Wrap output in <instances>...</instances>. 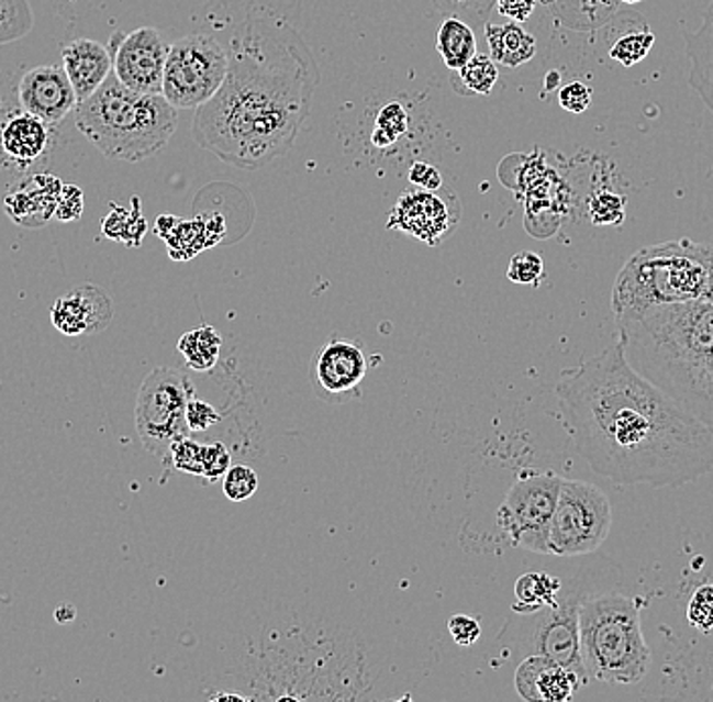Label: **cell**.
<instances>
[{"mask_svg":"<svg viewBox=\"0 0 713 702\" xmlns=\"http://www.w3.org/2000/svg\"><path fill=\"white\" fill-rule=\"evenodd\" d=\"M573 446L616 484L683 486L713 470V432L638 375L623 343L564 370L556 385Z\"/></svg>","mask_w":713,"mask_h":702,"instance_id":"cell-1","label":"cell"},{"mask_svg":"<svg viewBox=\"0 0 713 702\" xmlns=\"http://www.w3.org/2000/svg\"><path fill=\"white\" fill-rule=\"evenodd\" d=\"M316 67L297 41L246 26L218 93L197 108L194 142L223 163L256 170L290 151L311 112Z\"/></svg>","mask_w":713,"mask_h":702,"instance_id":"cell-2","label":"cell"},{"mask_svg":"<svg viewBox=\"0 0 713 702\" xmlns=\"http://www.w3.org/2000/svg\"><path fill=\"white\" fill-rule=\"evenodd\" d=\"M713 300V245L683 237L638 249L612 286L616 322L636 319L650 308Z\"/></svg>","mask_w":713,"mask_h":702,"instance_id":"cell-3","label":"cell"},{"mask_svg":"<svg viewBox=\"0 0 713 702\" xmlns=\"http://www.w3.org/2000/svg\"><path fill=\"white\" fill-rule=\"evenodd\" d=\"M76 126L112 160L141 163L160 153L177 129V108L163 93L130 90L114 71L76 105Z\"/></svg>","mask_w":713,"mask_h":702,"instance_id":"cell-4","label":"cell"},{"mask_svg":"<svg viewBox=\"0 0 713 702\" xmlns=\"http://www.w3.org/2000/svg\"><path fill=\"white\" fill-rule=\"evenodd\" d=\"M578 620L588 677L609 684H635L647 677L650 650L635 600L621 593L582 598Z\"/></svg>","mask_w":713,"mask_h":702,"instance_id":"cell-5","label":"cell"},{"mask_svg":"<svg viewBox=\"0 0 713 702\" xmlns=\"http://www.w3.org/2000/svg\"><path fill=\"white\" fill-rule=\"evenodd\" d=\"M193 395V383L179 369L160 367L144 379L136 397L134 422L146 452L167 460L170 446L191 434L187 427V403Z\"/></svg>","mask_w":713,"mask_h":702,"instance_id":"cell-6","label":"cell"},{"mask_svg":"<svg viewBox=\"0 0 713 702\" xmlns=\"http://www.w3.org/2000/svg\"><path fill=\"white\" fill-rule=\"evenodd\" d=\"M612 526V506L598 486L561 478L549 528V555L578 557L602 547Z\"/></svg>","mask_w":713,"mask_h":702,"instance_id":"cell-7","label":"cell"},{"mask_svg":"<svg viewBox=\"0 0 713 702\" xmlns=\"http://www.w3.org/2000/svg\"><path fill=\"white\" fill-rule=\"evenodd\" d=\"M230 69V53L218 38L189 35L172 43L165 62L163 96L172 108L191 110L211 100Z\"/></svg>","mask_w":713,"mask_h":702,"instance_id":"cell-8","label":"cell"},{"mask_svg":"<svg viewBox=\"0 0 713 702\" xmlns=\"http://www.w3.org/2000/svg\"><path fill=\"white\" fill-rule=\"evenodd\" d=\"M561 476L554 472L519 476L497 512L499 528L519 549L549 555V528L556 512Z\"/></svg>","mask_w":713,"mask_h":702,"instance_id":"cell-9","label":"cell"},{"mask_svg":"<svg viewBox=\"0 0 713 702\" xmlns=\"http://www.w3.org/2000/svg\"><path fill=\"white\" fill-rule=\"evenodd\" d=\"M580 591H559L558 601L544 608L537 615L533 627L532 654H542L556 665L566 666L588 684V672L583 668L582 646H580Z\"/></svg>","mask_w":713,"mask_h":702,"instance_id":"cell-10","label":"cell"},{"mask_svg":"<svg viewBox=\"0 0 713 702\" xmlns=\"http://www.w3.org/2000/svg\"><path fill=\"white\" fill-rule=\"evenodd\" d=\"M112 71L126 88L163 93V74L169 45L155 26H141L130 35L112 37Z\"/></svg>","mask_w":713,"mask_h":702,"instance_id":"cell-11","label":"cell"},{"mask_svg":"<svg viewBox=\"0 0 713 702\" xmlns=\"http://www.w3.org/2000/svg\"><path fill=\"white\" fill-rule=\"evenodd\" d=\"M367 370L369 358L359 341L331 338L312 357V389L328 403H345L361 395Z\"/></svg>","mask_w":713,"mask_h":702,"instance_id":"cell-12","label":"cell"},{"mask_svg":"<svg viewBox=\"0 0 713 702\" xmlns=\"http://www.w3.org/2000/svg\"><path fill=\"white\" fill-rule=\"evenodd\" d=\"M460 221V203L444 187L438 191H405L389 213L388 230L402 231L420 242L438 245Z\"/></svg>","mask_w":713,"mask_h":702,"instance_id":"cell-13","label":"cell"},{"mask_svg":"<svg viewBox=\"0 0 713 702\" xmlns=\"http://www.w3.org/2000/svg\"><path fill=\"white\" fill-rule=\"evenodd\" d=\"M16 98L25 112L37 115L45 124L62 122L78 105L71 81L59 65L29 69L19 81Z\"/></svg>","mask_w":713,"mask_h":702,"instance_id":"cell-14","label":"cell"},{"mask_svg":"<svg viewBox=\"0 0 713 702\" xmlns=\"http://www.w3.org/2000/svg\"><path fill=\"white\" fill-rule=\"evenodd\" d=\"M586 687L582 678L542 654H530L515 672V689L523 701L568 702Z\"/></svg>","mask_w":713,"mask_h":702,"instance_id":"cell-15","label":"cell"},{"mask_svg":"<svg viewBox=\"0 0 713 702\" xmlns=\"http://www.w3.org/2000/svg\"><path fill=\"white\" fill-rule=\"evenodd\" d=\"M62 57L78 103L88 100L112 74V53L93 38H74L65 45Z\"/></svg>","mask_w":713,"mask_h":702,"instance_id":"cell-16","label":"cell"},{"mask_svg":"<svg viewBox=\"0 0 713 702\" xmlns=\"http://www.w3.org/2000/svg\"><path fill=\"white\" fill-rule=\"evenodd\" d=\"M62 189V180L49 175H37L21 182V187L7 197L4 207L14 223H21L25 227H40L55 218V207Z\"/></svg>","mask_w":713,"mask_h":702,"instance_id":"cell-17","label":"cell"},{"mask_svg":"<svg viewBox=\"0 0 713 702\" xmlns=\"http://www.w3.org/2000/svg\"><path fill=\"white\" fill-rule=\"evenodd\" d=\"M667 395L713 432V343L691 363Z\"/></svg>","mask_w":713,"mask_h":702,"instance_id":"cell-18","label":"cell"},{"mask_svg":"<svg viewBox=\"0 0 713 702\" xmlns=\"http://www.w3.org/2000/svg\"><path fill=\"white\" fill-rule=\"evenodd\" d=\"M47 144H49L47 124L29 112L11 115L0 130L2 151L21 165H31L33 160H37L41 154L45 153Z\"/></svg>","mask_w":713,"mask_h":702,"instance_id":"cell-19","label":"cell"},{"mask_svg":"<svg viewBox=\"0 0 713 702\" xmlns=\"http://www.w3.org/2000/svg\"><path fill=\"white\" fill-rule=\"evenodd\" d=\"M686 45L691 62L689 83L713 114V0L705 9L700 29L686 33Z\"/></svg>","mask_w":713,"mask_h":702,"instance_id":"cell-20","label":"cell"},{"mask_svg":"<svg viewBox=\"0 0 713 702\" xmlns=\"http://www.w3.org/2000/svg\"><path fill=\"white\" fill-rule=\"evenodd\" d=\"M484 37L494 64L505 65L509 69L532 62L537 52V43L532 33H527L519 23H505V25L487 23Z\"/></svg>","mask_w":713,"mask_h":702,"instance_id":"cell-21","label":"cell"},{"mask_svg":"<svg viewBox=\"0 0 713 702\" xmlns=\"http://www.w3.org/2000/svg\"><path fill=\"white\" fill-rule=\"evenodd\" d=\"M223 235H225L223 219L213 218L211 223L205 219H197V221H179L165 239L169 245L170 256L175 259H189L211 245L220 243Z\"/></svg>","mask_w":713,"mask_h":702,"instance_id":"cell-22","label":"cell"},{"mask_svg":"<svg viewBox=\"0 0 713 702\" xmlns=\"http://www.w3.org/2000/svg\"><path fill=\"white\" fill-rule=\"evenodd\" d=\"M436 49L441 55L442 64L446 65L450 71L460 69L477 53L475 29L458 16L444 19L441 29H438Z\"/></svg>","mask_w":713,"mask_h":702,"instance_id":"cell-23","label":"cell"},{"mask_svg":"<svg viewBox=\"0 0 713 702\" xmlns=\"http://www.w3.org/2000/svg\"><path fill=\"white\" fill-rule=\"evenodd\" d=\"M559 591H561V581L554 575L545 573V571L523 573L515 583L517 601L513 605V612L535 615L544 608L554 605L558 601Z\"/></svg>","mask_w":713,"mask_h":702,"instance_id":"cell-24","label":"cell"},{"mask_svg":"<svg viewBox=\"0 0 713 702\" xmlns=\"http://www.w3.org/2000/svg\"><path fill=\"white\" fill-rule=\"evenodd\" d=\"M499 81V67L491 55L475 53L460 69L450 71V83L458 96H487Z\"/></svg>","mask_w":713,"mask_h":702,"instance_id":"cell-25","label":"cell"},{"mask_svg":"<svg viewBox=\"0 0 713 702\" xmlns=\"http://www.w3.org/2000/svg\"><path fill=\"white\" fill-rule=\"evenodd\" d=\"M221 343V334L213 326H199L182 334L177 348L189 369L205 372L220 360Z\"/></svg>","mask_w":713,"mask_h":702,"instance_id":"cell-26","label":"cell"},{"mask_svg":"<svg viewBox=\"0 0 713 702\" xmlns=\"http://www.w3.org/2000/svg\"><path fill=\"white\" fill-rule=\"evenodd\" d=\"M53 326L65 336H78L88 331V308L81 290L62 296L52 308Z\"/></svg>","mask_w":713,"mask_h":702,"instance_id":"cell-27","label":"cell"},{"mask_svg":"<svg viewBox=\"0 0 713 702\" xmlns=\"http://www.w3.org/2000/svg\"><path fill=\"white\" fill-rule=\"evenodd\" d=\"M33 21L29 0H0V45L29 35Z\"/></svg>","mask_w":713,"mask_h":702,"instance_id":"cell-28","label":"cell"},{"mask_svg":"<svg viewBox=\"0 0 713 702\" xmlns=\"http://www.w3.org/2000/svg\"><path fill=\"white\" fill-rule=\"evenodd\" d=\"M410 129V115L400 102H389L381 108L374 129V144L377 148H389L402 138Z\"/></svg>","mask_w":713,"mask_h":702,"instance_id":"cell-29","label":"cell"},{"mask_svg":"<svg viewBox=\"0 0 713 702\" xmlns=\"http://www.w3.org/2000/svg\"><path fill=\"white\" fill-rule=\"evenodd\" d=\"M88 308V331L86 334L104 333L114 319V304L104 288L86 283L79 288Z\"/></svg>","mask_w":713,"mask_h":702,"instance_id":"cell-30","label":"cell"},{"mask_svg":"<svg viewBox=\"0 0 713 702\" xmlns=\"http://www.w3.org/2000/svg\"><path fill=\"white\" fill-rule=\"evenodd\" d=\"M653 45H655V35L650 31L628 33L624 37L616 38V43L610 47V59L619 62L624 67H633L647 57Z\"/></svg>","mask_w":713,"mask_h":702,"instance_id":"cell-31","label":"cell"},{"mask_svg":"<svg viewBox=\"0 0 713 702\" xmlns=\"http://www.w3.org/2000/svg\"><path fill=\"white\" fill-rule=\"evenodd\" d=\"M432 4L436 7V11L448 16H458L470 26L487 25L494 9V0H432Z\"/></svg>","mask_w":713,"mask_h":702,"instance_id":"cell-32","label":"cell"},{"mask_svg":"<svg viewBox=\"0 0 713 702\" xmlns=\"http://www.w3.org/2000/svg\"><path fill=\"white\" fill-rule=\"evenodd\" d=\"M626 215V199L612 191H598L590 199V219L594 225H621Z\"/></svg>","mask_w":713,"mask_h":702,"instance_id":"cell-33","label":"cell"},{"mask_svg":"<svg viewBox=\"0 0 713 702\" xmlns=\"http://www.w3.org/2000/svg\"><path fill=\"white\" fill-rule=\"evenodd\" d=\"M258 484V473L249 466L235 464L230 466V470L223 476V494L234 502H244L256 494Z\"/></svg>","mask_w":713,"mask_h":702,"instance_id":"cell-34","label":"cell"},{"mask_svg":"<svg viewBox=\"0 0 713 702\" xmlns=\"http://www.w3.org/2000/svg\"><path fill=\"white\" fill-rule=\"evenodd\" d=\"M179 472L203 476V444L194 442L189 435L179 437L170 446L169 458Z\"/></svg>","mask_w":713,"mask_h":702,"instance_id":"cell-35","label":"cell"},{"mask_svg":"<svg viewBox=\"0 0 713 702\" xmlns=\"http://www.w3.org/2000/svg\"><path fill=\"white\" fill-rule=\"evenodd\" d=\"M506 278L513 283L537 288L545 278L544 259L533 252H521L511 259L506 268Z\"/></svg>","mask_w":713,"mask_h":702,"instance_id":"cell-36","label":"cell"},{"mask_svg":"<svg viewBox=\"0 0 713 702\" xmlns=\"http://www.w3.org/2000/svg\"><path fill=\"white\" fill-rule=\"evenodd\" d=\"M688 620L698 632L713 629V583H703L693 591L688 603Z\"/></svg>","mask_w":713,"mask_h":702,"instance_id":"cell-37","label":"cell"},{"mask_svg":"<svg viewBox=\"0 0 713 702\" xmlns=\"http://www.w3.org/2000/svg\"><path fill=\"white\" fill-rule=\"evenodd\" d=\"M232 466L230 449L221 442H209L203 444V478L209 482H215L225 476Z\"/></svg>","mask_w":713,"mask_h":702,"instance_id":"cell-38","label":"cell"},{"mask_svg":"<svg viewBox=\"0 0 713 702\" xmlns=\"http://www.w3.org/2000/svg\"><path fill=\"white\" fill-rule=\"evenodd\" d=\"M223 417L220 411L209 405L208 401L191 397L187 403V427L189 432H208L213 425H218Z\"/></svg>","mask_w":713,"mask_h":702,"instance_id":"cell-39","label":"cell"},{"mask_svg":"<svg viewBox=\"0 0 713 702\" xmlns=\"http://www.w3.org/2000/svg\"><path fill=\"white\" fill-rule=\"evenodd\" d=\"M558 100L566 112L582 114L592 103V88H588L582 81H571L568 86L559 88Z\"/></svg>","mask_w":713,"mask_h":702,"instance_id":"cell-40","label":"cell"},{"mask_svg":"<svg viewBox=\"0 0 713 702\" xmlns=\"http://www.w3.org/2000/svg\"><path fill=\"white\" fill-rule=\"evenodd\" d=\"M448 632L458 646H472L480 638V624L470 615H453L448 620Z\"/></svg>","mask_w":713,"mask_h":702,"instance_id":"cell-41","label":"cell"},{"mask_svg":"<svg viewBox=\"0 0 713 702\" xmlns=\"http://www.w3.org/2000/svg\"><path fill=\"white\" fill-rule=\"evenodd\" d=\"M83 211V194L74 185H64L59 201L55 207V218L59 221H76Z\"/></svg>","mask_w":713,"mask_h":702,"instance_id":"cell-42","label":"cell"},{"mask_svg":"<svg viewBox=\"0 0 713 702\" xmlns=\"http://www.w3.org/2000/svg\"><path fill=\"white\" fill-rule=\"evenodd\" d=\"M410 182L424 191H438L444 187L441 170L430 163H414L410 168Z\"/></svg>","mask_w":713,"mask_h":702,"instance_id":"cell-43","label":"cell"},{"mask_svg":"<svg viewBox=\"0 0 713 702\" xmlns=\"http://www.w3.org/2000/svg\"><path fill=\"white\" fill-rule=\"evenodd\" d=\"M494 7L501 16L515 23H525L532 16L537 0H494Z\"/></svg>","mask_w":713,"mask_h":702,"instance_id":"cell-44","label":"cell"},{"mask_svg":"<svg viewBox=\"0 0 713 702\" xmlns=\"http://www.w3.org/2000/svg\"><path fill=\"white\" fill-rule=\"evenodd\" d=\"M55 620H57L59 624H71V622L76 620V608H74L71 603H62V605L57 608V612H55Z\"/></svg>","mask_w":713,"mask_h":702,"instance_id":"cell-45","label":"cell"},{"mask_svg":"<svg viewBox=\"0 0 713 702\" xmlns=\"http://www.w3.org/2000/svg\"><path fill=\"white\" fill-rule=\"evenodd\" d=\"M177 223H179V221L172 218V215H163V218L156 221V231H158V235H160V237H167L170 231L175 230V225H177Z\"/></svg>","mask_w":713,"mask_h":702,"instance_id":"cell-46","label":"cell"},{"mask_svg":"<svg viewBox=\"0 0 713 702\" xmlns=\"http://www.w3.org/2000/svg\"><path fill=\"white\" fill-rule=\"evenodd\" d=\"M559 79H561V77H559L558 71H552V74L547 76V79H545V88L549 91L556 90V88H559Z\"/></svg>","mask_w":713,"mask_h":702,"instance_id":"cell-47","label":"cell"},{"mask_svg":"<svg viewBox=\"0 0 713 702\" xmlns=\"http://www.w3.org/2000/svg\"><path fill=\"white\" fill-rule=\"evenodd\" d=\"M612 0H582V4H586L588 9H606L610 7Z\"/></svg>","mask_w":713,"mask_h":702,"instance_id":"cell-48","label":"cell"},{"mask_svg":"<svg viewBox=\"0 0 713 702\" xmlns=\"http://www.w3.org/2000/svg\"><path fill=\"white\" fill-rule=\"evenodd\" d=\"M623 2H626V4H636V2H640V0H623Z\"/></svg>","mask_w":713,"mask_h":702,"instance_id":"cell-49","label":"cell"},{"mask_svg":"<svg viewBox=\"0 0 713 702\" xmlns=\"http://www.w3.org/2000/svg\"><path fill=\"white\" fill-rule=\"evenodd\" d=\"M542 2H549V0H542Z\"/></svg>","mask_w":713,"mask_h":702,"instance_id":"cell-50","label":"cell"}]
</instances>
